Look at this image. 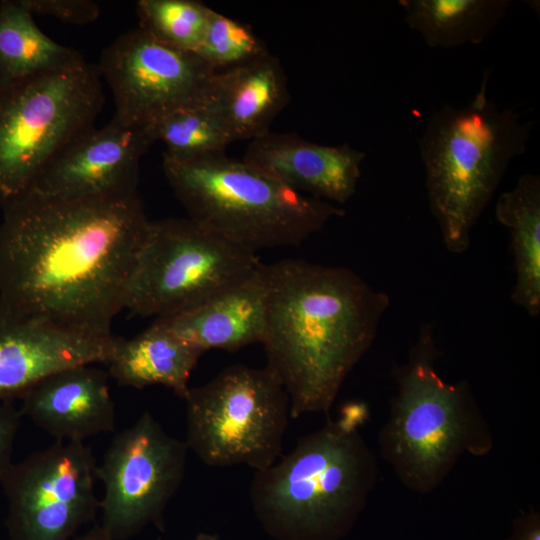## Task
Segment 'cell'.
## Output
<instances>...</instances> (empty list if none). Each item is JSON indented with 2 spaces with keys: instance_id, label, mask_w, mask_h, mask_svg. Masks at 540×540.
Here are the masks:
<instances>
[{
  "instance_id": "7",
  "label": "cell",
  "mask_w": 540,
  "mask_h": 540,
  "mask_svg": "<svg viewBox=\"0 0 540 540\" xmlns=\"http://www.w3.org/2000/svg\"><path fill=\"white\" fill-rule=\"evenodd\" d=\"M104 103L97 66L0 81V204L29 190L68 144L94 128Z\"/></svg>"
},
{
  "instance_id": "11",
  "label": "cell",
  "mask_w": 540,
  "mask_h": 540,
  "mask_svg": "<svg viewBox=\"0 0 540 540\" xmlns=\"http://www.w3.org/2000/svg\"><path fill=\"white\" fill-rule=\"evenodd\" d=\"M96 468L84 442L56 441L12 463L0 479L9 540H69L99 510Z\"/></svg>"
},
{
  "instance_id": "2",
  "label": "cell",
  "mask_w": 540,
  "mask_h": 540,
  "mask_svg": "<svg viewBox=\"0 0 540 540\" xmlns=\"http://www.w3.org/2000/svg\"><path fill=\"white\" fill-rule=\"evenodd\" d=\"M262 271L266 366L283 385L292 418L329 416L372 346L390 298L346 267L284 259L263 264Z\"/></svg>"
},
{
  "instance_id": "21",
  "label": "cell",
  "mask_w": 540,
  "mask_h": 540,
  "mask_svg": "<svg viewBox=\"0 0 540 540\" xmlns=\"http://www.w3.org/2000/svg\"><path fill=\"white\" fill-rule=\"evenodd\" d=\"M511 0H400L407 25L431 48L479 45L505 17Z\"/></svg>"
},
{
  "instance_id": "30",
  "label": "cell",
  "mask_w": 540,
  "mask_h": 540,
  "mask_svg": "<svg viewBox=\"0 0 540 540\" xmlns=\"http://www.w3.org/2000/svg\"><path fill=\"white\" fill-rule=\"evenodd\" d=\"M194 540H220L219 536L213 533H199Z\"/></svg>"
},
{
  "instance_id": "29",
  "label": "cell",
  "mask_w": 540,
  "mask_h": 540,
  "mask_svg": "<svg viewBox=\"0 0 540 540\" xmlns=\"http://www.w3.org/2000/svg\"><path fill=\"white\" fill-rule=\"evenodd\" d=\"M76 540H113V538L102 525H95Z\"/></svg>"
},
{
  "instance_id": "4",
  "label": "cell",
  "mask_w": 540,
  "mask_h": 540,
  "mask_svg": "<svg viewBox=\"0 0 540 540\" xmlns=\"http://www.w3.org/2000/svg\"><path fill=\"white\" fill-rule=\"evenodd\" d=\"M489 71L463 105L436 110L418 139L430 212L446 249L465 253L511 161L527 149L533 121L488 95Z\"/></svg>"
},
{
  "instance_id": "18",
  "label": "cell",
  "mask_w": 540,
  "mask_h": 540,
  "mask_svg": "<svg viewBox=\"0 0 540 540\" xmlns=\"http://www.w3.org/2000/svg\"><path fill=\"white\" fill-rule=\"evenodd\" d=\"M206 303L170 317L156 319L188 345L206 352L236 351L261 343L266 314V286L262 271Z\"/></svg>"
},
{
  "instance_id": "12",
  "label": "cell",
  "mask_w": 540,
  "mask_h": 540,
  "mask_svg": "<svg viewBox=\"0 0 540 540\" xmlns=\"http://www.w3.org/2000/svg\"><path fill=\"white\" fill-rule=\"evenodd\" d=\"M98 71L124 125H152L169 113L206 101L215 71L197 53L166 45L137 27L101 53Z\"/></svg>"
},
{
  "instance_id": "19",
  "label": "cell",
  "mask_w": 540,
  "mask_h": 540,
  "mask_svg": "<svg viewBox=\"0 0 540 540\" xmlns=\"http://www.w3.org/2000/svg\"><path fill=\"white\" fill-rule=\"evenodd\" d=\"M202 354L154 321L133 338H116L106 365L108 375L121 386L162 385L183 399Z\"/></svg>"
},
{
  "instance_id": "13",
  "label": "cell",
  "mask_w": 540,
  "mask_h": 540,
  "mask_svg": "<svg viewBox=\"0 0 540 540\" xmlns=\"http://www.w3.org/2000/svg\"><path fill=\"white\" fill-rule=\"evenodd\" d=\"M154 142L151 125H124L112 118L63 148L25 193L50 200L137 193L140 160Z\"/></svg>"
},
{
  "instance_id": "27",
  "label": "cell",
  "mask_w": 540,
  "mask_h": 540,
  "mask_svg": "<svg viewBox=\"0 0 540 540\" xmlns=\"http://www.w3.org/2000/svg\"><path fill=\"white\" fill-rule=\"evenodd\" d=\"M20 411L11 401H0V479L12 465V452L20 426Z\"/></svg>"
},
{
  "instance_id": "3",
  "label": "cell",
  "mask_w": 540,
  "mask_h": 540,
  "mask_svg": "<svg viewBox=\"0 0 540 540\" xmlns=\"http://www.w3.org/2000/svg\"><path fill=\"white\" fill-rule=\"evenodd\" d=\"M369 408L344 404L336 418L299 438L266 469L255 471L250 501L275 540H341L376 486V456L361 433Z\"/></svg>"
},
{
  "instance_id": "5",
  "label": "cell",
  "mask_w": 540,
  "mask_h": 540,
  "mask_svg": "<svg viewBox=\"0 0 540 540\" xmlns=\"http://www.w3.org/2000/svg\"><path fill=\"white\" fill-rule=\"evenodd\" d=\"M440 354L434 326L421 325L407 360L393 369L396 391L378 439L397 479L419 494L437 489L464 455L487 456L494 447L469 383L438 373Z\"/></svg>"
},
{
  "instance_id": "14",
  "label": "cell",
  "mask_w": 540,
  "mask_h": 540,
  "mask_svg": "<svg viewBox=\"0 0 540 540\" xmlns=\"http://www.w3.org/2000/svg\"><path fill=\"white\" fill-rule=\"evenodd\" d=\"M116 337L93 335L0 304V401L20 398L66 368L107 364Z\"/></svg>"
},
{
  "instance_id": "1",
  "label": "cell",
  "mask_w": 540,
  "mask_h": 540,
  "mask_svg": "<svg viewBox=\"0 0 540 540\" xmlns=\"http://www.w3.org/2000/svg\"><path fill=\"white\" fill-rule=\"evenodd\" d=\"M1 207L0 304L112 335L151 222L138 193L78 200L25 193Z\"/></svg>"
},
{
  "instance_id": "9",
  "label": "cell",
  "mask_w": 540,
  "mask_h": 540,
  "mask_svg": "<svg viewBox=\"0 0 540 540\" xmlns=\"http://www.w3.org/2000/svg\"><path fill=\"white\" fill-rule=\"evenodd\" d=\"M255 251L189 218L151 221L125 309L156 319L192 310L252 277Z\"/></svg>"
},
{
  "instance_id": "24",
  "label": "cell",
  "mask_w": 540,
  "mask_h": 540,
  "mask_svg": "<svg viewBox=\"0 0 540 540\" xmlns=\"http://www.w3.org/2000/svg\"><path fill=\"white\" fill-rule=\"evenodd\" d=\"M139 27L171 47L196 52L207 26L210 7L195 0H140Z\"/></svg>"
},
{
  "instance_id": "15",
  "label": "cell",
  "mask_w": 540,
  "mask_h": 540,
  "mask_svg": "<svg viewBox=\"0 0 540 540\" xmlns=\"http://www.w3.org/2000/svg\"><path fill=\"white\" fill-rule=\"evenodd\" d=\"M365 158L349 144L322 145L293 133L268 132L251 140L242 160L301 194L339 206L356 193Z\"/></svg>"
},
{
  "instance_id": "8",
  "label": "cell",
  "mask_w": 540,
  "mask_h": 540,
  "mask_svg": "<svg viewBox=\"0 0 540 540\" xmlns=\"http://www.w3.org/2000/svg\"><path fill=\"white\" fill-rule=\"evenodd\" d=\"M183 400L185 443L203 464H243L260 471L281 456L290 403L267 366H229L207 383L190 387Z\"/></svg>"
},
{
  "instance_id": "25",
  "label": "cell",
  "mask_w": 540,
  "mask_h": 540,
  "mask_svg": "<svg viewBox=\"0 0 540 540\" xmlns=\"http://www.w3.org/2000/svg\"><path fill=\"white\" fill-rule=\"evenodd\" d=\"M197 53L215 71L232 68L269 54L253 29L210 9Z\"/></svg>"
},
{
  "instance_id": "6",
  "label": "cell",
  "mask_w": 540,
  "mask_h": 540,
  "mask_svg": "<svg viewBox=\"0 0 540 540\" xmlns=\"http://www.w3.org/2000/svg\"><path fill=\"white\" fill-rule=\"evenodd\" d=\"M162 166L189 219L255 252L298 246L345 215L340 206L301 194L225 152H164Z\"/></svg>"
},
{
  "instance_id": "17",
  "label": "cell",
  "mask_w": 540,
  "mask_h": 540,
  "mask_svg": "<svg viewBox=\"0 0 540 540\" xmlns=\"http://www.w3.org/2000/svg\"><path fill=\"white\" fill-rule=\"evenodd\" d=\"M287 77L280 60L270 53L217 71L207 104L232 142L255 139L268 132L289 101Z\"/></svg>"
},
{
  "instance_id": "31",
  "label": "cell",
  "mask_w": 540,
  "mask_h": 540,
  "mask_svg": "<svg viewBox=\"0 0 540 540\" xmlns=\"http://www.w3.org/2000/svg\"><path fill=\"white\" fill-rule=\"evenodd\" d=\"M160 540V539H159Z\"/></svg>"
},
{
  "instance_id": "23",
  "label": "cell",
  "mask_w": 540,
  "mask_h": 540,
  "mask_svg": "<svg viewBox=\"0 0 540 540\" xmlns=\"http://www.w3.org/2000/svg\"><path fill=\"white\" fill-rule=\"evenodd\" d=\"M151 128L155 141L165 145V153L176 157L225 152L233 143L206 101L175 110Z\"/></svg>"
},
{
  "instance_id": "22",
  "label": "cell",
  "mask_w": 540,
  "mask_h": 540,
  "mask_svg": "<svg viewBox=\"0 0 540 540\" xmlns=\"http://www.w3.org/2000/svg\"><path fill=\"white\" fill-rule=\"evenodd\" d=\"M84 58L43 33L22 0L0 3V81L56 70Z\"/></svg>"
},
{
  "instance_id": "16",
  "label": "cell",
  "mask_w": 540,
  "mask_h": 540,
  "mask_svg": "<svg viewBox=\"0 0 540 540\" xmlns=\"http://www.w3.org/2000/svg\"><path fill=\"white\" fill-rule=\"evenodd\" d=\"M88 365L60 370L20 397L28 417L56 441L83 442L115 429V405L108 373Z\"/></svg>"
},
{
  "instance_id": "28",
  "label": "cell",
  "mask_w": 540,
  "mask_h": 540,
  "mask_svg": "<svg viewBox=\"0 0 540 540\" xmlns=\"http://www.w3.org/2000/svg\"><path fill=\"white\" fill-rule=\"evenodd\" d=\"M505 540H540V513L530 510L514 518L511 534Z\"/></svg>"
},
{
  "instance_id": "20",
  "label": "cell",
  "mask_w": 540,
  "mask_h": 540,
  "mask_svg": "<svg viewBox=\"0 0 540 540\" xmlns=\"http://www.w3.org/2000/svg\"><path fill=\"white\" fill-rule=\"evenodd\" d=\"M495 216L511 239L515 284L511 300L531 317L540 314V177L521 175L515 186L501 193Z\"/></svg>"
},
{
  "instance_id": "10",
  "label": "cell",
  "mask_w": 540,
  "mask_h": 540,
  "mask_svg": "<svg viewBox=\"0 0 540 540\" xmlns=\"http://www.w3.org/2000/svg\"><path fill=\"white\" fill-rule=\"evenodd\" d=\"M185 441L169 435L149 412L117 433L96 468L104 485L102 526L126 540L149 524L164 530L165 509L186 469Z\"/></svg>"
},
{
  "instance_id": "26",
  "label": "cell",
  "mask_w": 540,
  "mask_h": 540,
  "mask_svg": "<svg viewBox=\"0 0 540 540\" xmlns=\"http://www.w3.org/2000/svg\"><path fill=\"white\" fill-rule=\"evenodd\" d=\"M22 3L32 14L75 25L91 23L100 15V7L91 0H22Z\"/></svg>"
}]
</instances>
